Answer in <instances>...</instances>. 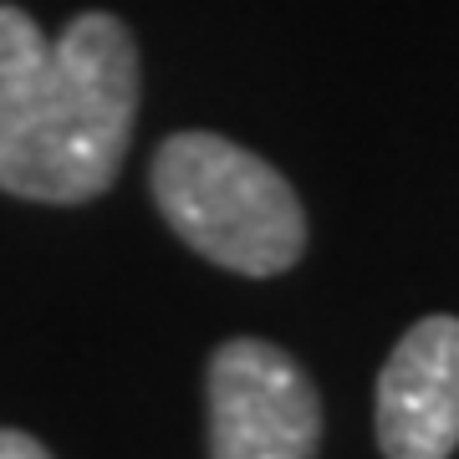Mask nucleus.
Instances as JSON below:
<instances>
[{
  "instance_id": "nucleus-1",
  "label": "nucleus",
  "mask_w": 459,
  "mask_h": 459,
  "mask_svg": "<svg viewBox=\"0 0 459 459\" xmlns=\"http://www.w3.org/2000/svg\"><path fill=\"white\" fill-rule=\"evenodd\" d=\"M138 113V47L108 11H82L56 41L0 5V189L82 204L123 169Z\"/></svg>"
},
{
  "instance_id": "nucleus-4",
  "label": "nucleus",
  "mask_w": 459,
  "mask_h": 459,
  "mask_svg": "<svg viewBox=\"0 0 459 459\" xmlns=\"http://www.w3.org/2000/svg\"><path fill=\"white\" fill-rule=\"evenodd\" d=\"M377 449L449 459L459 449V316L413 322L377 373Z\"/></svg>"
},
{
  "instance_id": "nucleus-3",
  "label": "nucleus",
  "mask_w": 459,
  "mask_h": 459,
  "mask_svg": "<svg viewBox=\"0 0 459 459\" xmlns=\"http://www.w3.org/2000/svg\"><path fill=\"white\" fill-rule=\"evenodd\" d=\"M322 398L276 342L230 337L210 358V459H316Z\"/></svg>"
},
{
  "instance_id": "nucleus-2",
  "label": "nucleus",
  "mask_w": 459,
  "mask_h": 459,
  "mask_svg": "<svg viewBox=\"0 0 459 459\" xmlns=\"http://www.w3.org/2000/svg\"><path fill=\"white\" fill-rule=\"evenodd\" d=\"M153 199L184 246L240 276H281L307 250L286 174L220 133H174L153 153Z\"/></svg>"
},
{
  "instance_id": "nucleus-5",
  "label": "nucleus",
  "mask_w": 459,
  "mask_h": 459,
  "mask_svg": "<svg viewBox=\"0 0 459 459\" xmlns=\"http://www.w3.org/2000/svg\"><path fill=\"white\" fill-rule=\"evenodd\" d=\"M0 459H51L31 434H21V429H0Z\"/></svg>"
}]
</instances>
